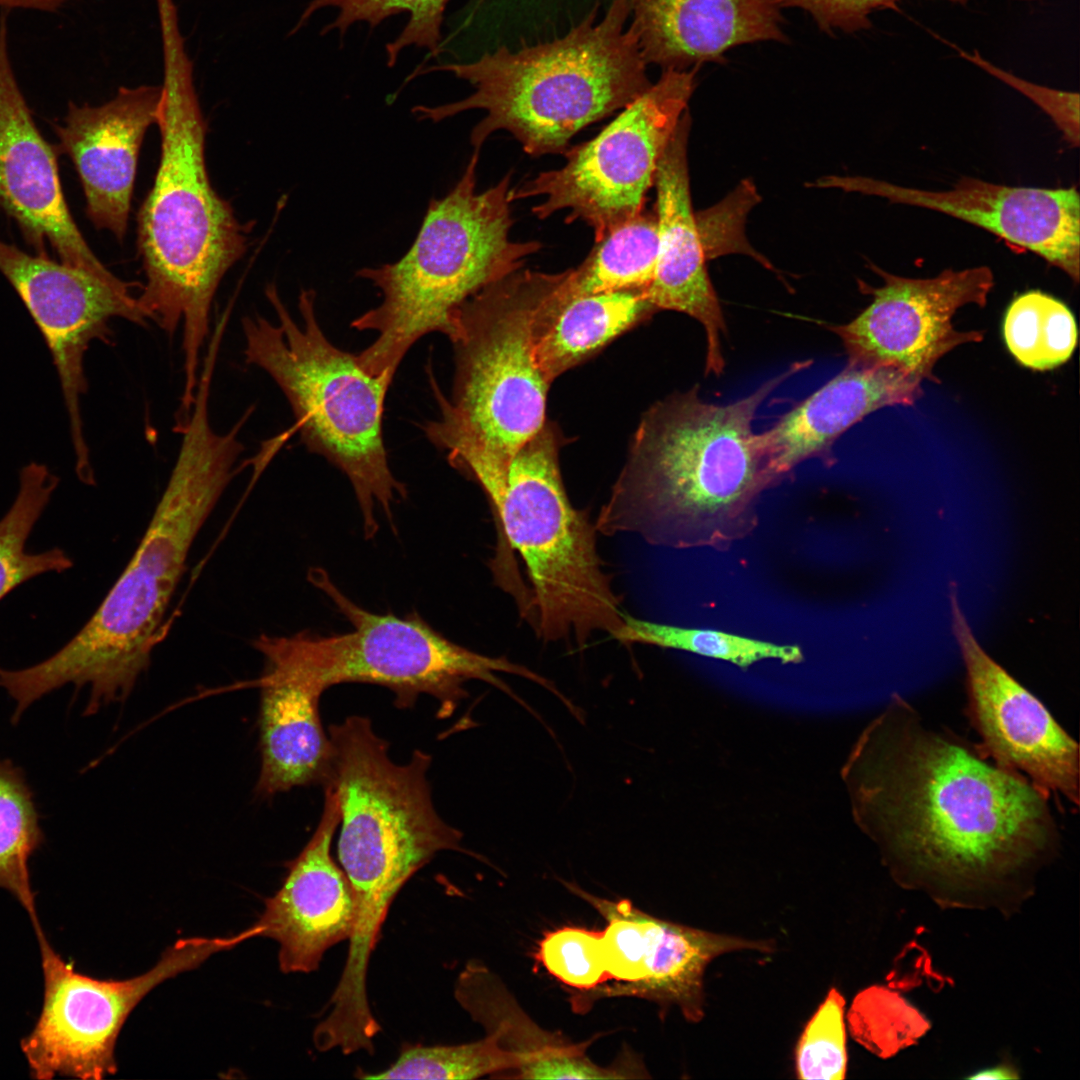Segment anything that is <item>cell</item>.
<instances>
[{"label":"cell","mask_w":1080,"mask_h":1080,"mask_svg":"<svg viewBox=\"0 0 1080 1080\" xmlns=\"http://www.w3.org/2000/svg\"><path fill=\"white\" fill-rule=\"evenodd\" d=\"M842 777L894 881L942 908L1014 913L1061 846L1049 797L898 693L862 730Z\"/></svg>","instance_id":"obj_1"},{"label":"cell","mask_w":1080,"mask_h":1080,"mask_svg":"<svg viewBox=\"0 0 1080 1080\" xmlns=\"http://www.w3.org/2000/svg\"><path fill=\"white\" fill-rule=\"evenodd\" d=\"M811 363H793L730 404L704 401L698 386L656 403L641 421L596 531L718 551L749 536L758 525L760 495L778 484L753 420L779 385Z\"/></svg>","instance_id":"obj_2"},{"label":"cell","mask_w":1080,"mask_h":1080,"mask_svg":"<svg viewBox=\"0 0 1080 1080\" xmlns=\"http://www.w3.org/2000/svg\"><path fill=\"white\" fill-rule=\"evenodd\" d=\"M242 427L238 421L228 432L217 433L209 406H194L144 536L102 603L55 654L10 672V689L22 705L68 684L89 688L86 714L127 698L150 666L190 549L237 472L244 451Z\"/></svg>","instance_id":"obj_3"},{"label":"cell","mask_w":1080,"mask_h":1080,"mask_svg":"<svg viewBox=\"0 0 1080 1080\" xmlns=\"http://www.w3.org/2000/svg\"><path fill=\"white\" fill-rule=\"evenodd\" d=\"M630 17V0H612L600 16L595 6L551 40L503 44L471 62L419 70L451 73L473 92L455 102L417 105L412 113L437 123L482 110L470 134L474 149L503 130L531 156L564 153L580 130L622 110L653 83Z\"/></svg>","instance_id":"obj_4"},{"label":"cell","mask_w":1080,"mask_h":1080,"mask_svg":"<svg viewBox=\"0 0 1080 1080\" xmlns=\"http://www.w3.org/2000/svg\"><path fill=\"white\" fill-rule=\"evenodd\" d=\"M160 87V160L137 217V250L146 280L137 298L147 319L168 336L182 325V393L191 397L200 354L211 334L214 296L224 275L246 252L247 237L208 175L207 123L192 62L166 60Z\"/></svg>","instance_id":"obj_5"},{"label":"cell","mask_w":1080,"mask_h":1080,"mask_svg":"<svg viewBox=\"0 0 1080 1080\" xmlns=\"http://www.w3.org/2000/svg\"><path fill=\"white\" fill-rule=\"evenodd\" d=\"M329 785L340 807L338 859L351 885L356 917L344 965L367 974L389 907L403 885L439 852H467L462 833L437 813L427 773L432 757L415 750L399 765L370 718L351 715L328 729Z\"/></svg>","instance_id":"obj_6"},{"label":"cell","mask_w":1080,"mask_h":1080,"mask_svg":"<svg viewBox=\"0 0 1080 1080\" xmlns=\"http://www.w3.org/2000/svg\"><path fill=\"white\" fill-rule=\"evenodd\" d=\"M474 149L462 176L442 198L429 202L419 232L396 262L364 267L356 275L379 289L381 302L351 326L375 340L356 354L361 367L394 378L403 357L421 337L452 333L459 307L477 292L519 270L537 252L536 241H512L511 175L478 192Z\"/></svg>","instance_id":"obj_7"},{"label":"cell","mask_w":1080,"mask_h":1080,"mask_svg":"<svg viewBox=\"0 0 1080 1080\" xmlns=\"http://www.w3.org/2000/svg\"><path fill=\"white\" fill-rule=\"evenodd\" d=\"M265 294L277 322L259 314L242 319L245 361L280 387L294 413V429L308 450L347 476L364 535L371 539L379 529L375 507L394 527L393 505L407 496L406 486L389 467L383 438L385 398L393 377L368 373L356 354L330 342L317 320L313 290L299 295V322L274 284Z\"/></svg>","instance_id":"obj_8"},{"label":"cell","mask_w":1080,"mask_h":1080,"mask_svg":"<svg viewBox=\"0 0 1080 1080\" xmlns=\"http://www.w3.org/2000/svg\"><path fill=\"white\" fill-rule=\"evenodd\" d=\"M559 437L551 424L524 443L507 466L477 482L491 505L498 546L516 550L531 582L524 612L546 642L575 640L595 632L611 636L625 612L596 547V528L571 504L559 468Z\"/></svg>","instance_id":"obj_9"},{"label":"cell","mask_w":1080,"mask_h":1080,"mask_svg":"<svg viewBox=\"0 0 1080 1080\" xmlns=\"http://www.w3.org/2000/svg\"><path fill=\"white\" fill-rule=\"evenodd\" d=\"M563 275L519 269L467 299L448 337L455 361L450 399L430 374L440 414L503 463L546 423L549 384L534 357L535 327Z\"/></svg>","instance_id":"obj_10"},{"label":"cell","mask_w":1080,"mask_h":1080,"mask_svg":"<svg viewBox=\"0 0 1080 1080\" xmlns=\"http://www.w3.org/2000/svg\"><path fill=\"white\" fill-rule=\"evenodd\" d=\"M307 577L353 630L331 636L308 631L289 636L263 634L262 642L322 693L341 683L375 684L394 694L399 709L411 708L420 695H429L438 702V717L447 718L467 696L464 684L469 680L503 688L495 672H507L546 682L506 658L481 655L452 642L417 612L399 617L362 608L342 593L323 568H311Z\"/></svg>","instance_id":"obj_11"},{"label":"cell","mask_w":1080,"mask_h":1080,"mask_svg":"<svg viewBox=\"0 0 1080 1080\" xmlns=\"http://www.w3.org/2000/svg\"><path fill=\"white\" fill-rule=\"evenodd\" d=\"M698 69L662 70L599 134L567 149L561 168L510 189V200L543 197L532 208L537 218L568 210L566 222L584 221L595 242L640 214L659 159L687 111Z\"/></svg>","instance_id":"obj_12"},{"label":"cell","mask_w":1080,"mask_h":1080,"mask_svg":"<svg viewBox=\"0 0 1080 1080\" xmlns=\"http://www.w3.org/2000/svg\"><path fill=\"white\" fill-rule=\"evenodd\" d=\"M44 976L40 1015L20 1043L34 1079L100 1080L117 1071L115 1045L133 1009L156 986L197 968L213 954L205 937L177 940L147 972L100 980L77 972L36 932Z\"/></svg>","instance_id":"obj_13"},{"label":"cell","mask_w":1080,"mask_h":1080,"mask_svg":"<svg viewBox=\"0 0 1080 1080\" xmlns=\"http://www.w3.org/2000/svg\"><path fill=\"white\" fill-rule=\"evenodd\" d=\"M0 272L12 285L39 328L59 377L69 419L79 480H95L81 413L87 392L84 357L90 344L110 343V322L122 318L141 327L148 319L132 284L85 269L31 255L0 240Z\"/></svg>","instance_id":"obj_14"},{"label":"cell","mask_w":1080,"mask_h":1080,"mask_svg":"<svg viewBox=\"0 0 1080 1080\" xmlns=\"http://www.w3.org/2000/svg\"><path fill=\"white\" fill-rule=\"evenodd\" d=\"M883 278L872 287L859 281L871 303L853 320L829 326L840 338L849 364L884 366L920 380L940 381L936 363L957 346L980 342L984 331L957 330L952 323L967 304L984 307L994 286L987 266L948 269L932 278H907L871 265Z\"/></svg>","instance_id":"obj_15"},{"label":"cell","mask_w":1080,"mask_h":1080,"mask_svg":"<svg viewBox=\"0 0 1080 1080\" xmlns=\"http://www.w3.org/2000/svg\"><path fill=\"white\" fill-rule=\"evenodd\" d=\"M952 624L966 670L965 714L981 753L1047 797L1079 807V745L1044 704L981 647L956 595Z\"/></svg>","instance_id":"obj_16"},{"label":"cell","mask_w":1080,"mask_h":1080,"mask_svg":"<svg viewBox=\"0 0 1080 1080\" xmlns=\"http://www.w3.org/2000/svg\"><path fill=\"white\" fill-rule=\"evenodd\" d=\"M818 184L957 218L1037 254L1079 281L1080 198L1074 186H1007L963 177L948 190L932 191L860 176H832Z\"/></svg>","instance_id":"obj_17"},{"label":"cell","mask_w":1080,"mask_h":1080,"mask_svg":"<svg viewBox=\"0 0 1080 1080\" xmlns=\"http://www.w3.org/2000/svg\"><path fill=\"white\" fill-rule=\"evenodd\" d=\"M0 209L36 254L104 278L115 275L92 252L69 211L54 150L38 130L15 77L6 13L0 17Z\"/></svg>","instance_id":"obj_18"},{"label":"cell","mask_w":1080,"mask_h":1080,"mask_svg":"<svg viewBox=\"0 0 1080 1080\" xmlns=\"http://www.w3.org/2000/svg\"><path fill=\"white\" fill-rule=\"evenodd\" d=\"M324 787V806L312 837L297 857L287 863V874L277 892L265 899L254 924L258 937L279 944L278 963L283 973L316 971L325 952L349 940L355 924L353 891L341 866L331 855L340 824V807L331 786Z\"/></svg>","instance_id":"obj_19"},{"label":"cell","mask_w":1080,"mask_h":1080,"mask_svg":"<svg viewBox=\"0 0 1080 1080\" xmlns=\"http://www.w3.org/2000/svg\"><path fill=\"white\" fill-rule=\"evenodd\" d=\"M160 98V86L120 87L98 106L70 102L63 122L54 125L59 148L81 181L88 218L119 241L127 232L140 148L157 122Z\"/></svg>","instance_id":"obj_20"},{"label":"cell","mask_w":1080,"mask_h":1080,"mask_svg":"<svg viewBox=\"0 0 1080 1080\" xmlns=\"http://www.w3.org/2000/svg\"><path fill=\"white\" fill-rule=\"evenodd\" d=\"M691 117L682 115L659 159L654 185L658 254L654 277L644 296L657 310H673L698 320L705 329L706 374L719 376L725 362L722 309L706 269V257L692 209L687 147Z\"/></svg>","instance_id":"obj_21"},{"label":"cell","mask_w":1080,"mask_h":1080,"mask_svg":"<svg viewBox=\"0 0 1080 1080\" xmlns=\"http://www.w3.org/2000/svg\"><path fill=\"white\" fill-rule=\"evenodd\" d=\"M922 380L884 366L847 363L835 377L759 434L769 469L779 483L800 463H835L833 446L849 428L887 406H911Z\"/></svg>","instance_id":"obj_22"},{"label":"cell","mask_w":1080,"mask_h":1080,"mask_svg":"<svg viewBox=\"0 0 1080 1080\" xmlns=\"http://www.w3.org/2000/svg\"><path fill=\"white\" fill-rule=\"evenodd\" d=\"M632 981L570 989L569 1002L577 1013L612 997H637L661 1007L677 1006L689 1022L704 1016V973L716 957L738 950L770 952L767 941L717 934L659 919L636 908Z\"/></svg>","instance_id":"obj_23"},{"label":"cell","mask_w":1080,"mask_h":1080,"mask_svg":"<svg viewBox=\"0 0 1080 1080\" xmlns=\"http://www.w3.org/2000/svg\"><path fill=\"white\" fill-rule=\"evenodd\" d=\"M630 8L644 60L662 70L721 64L738 46L787 41L775 0H630Z\"/></svg>","instance_id":"obj_24"},{"label":"cell","mask_w":1080,"mask_h":1080,"mask_svg":"<svg viewBox=\"0 0 1080 1080\" xmlns=\"http://www.w3.org/2000/svg\"><path fill=\"white\" fill-rule=\"evenodd\" d=\"M261 766L256 793L273 797L295 787L326 783L332 745L319 709L323 694L286 661L258 651Z\"/></svg>","instance_id":"obj_25"},{"label":"cell","mask_w":1080,"mask_h":1080,"mask_svg":"<svg viewBox=\"0 0 1080 1080\" xmlns=\"http://www.w3.org/2000/svg\"><path fill=\"white\" fill-rule=\"evenodd\" d=\"M454 996L471 1018L519 1059L513 1078L623 1079L632 1070L602 1067L586 1054L592 1043H573L543 1030L519 1006L502 981L484 964L470 960L455 982Z\"/></svg>","instance_id":"obj_26"},{"label":"cell","mask_w":1080,"mask_h":1080,"mask_svg":"<svg viewBox=\"0 0 1080 1080\" xmlns=\"http://www.w3.org/2000/svg\"><path fill=\"white\" fill-rule=\"evenodd\" d=\"M560 283L543 305L535 327L534 357L549 385L657 311L643 290L606 291L559 300Z\"/></svg>","instance_id":"obj_27"},{"label":"cell","mask_w":1080,"mask_h":1080,"mask_svg":"<svg viewBox=\"0 0 1080 1080\" xmlns=\"http://www.w3.org/2000/svg\"><path fill=\"white\" fill-rule=\"evenodd\" d=\"M658 254L655 212L645 209L596 242L576 269L565 271L559 300L617 290H643L653 280Z\"/></svg>","instance_id":"obj_28"},{"label":"cell","mask_w":1080,"mask_h":1080,"mask_svg":"<svg viewBox=\"0 0 1080 1080\" xmlns=\"http://www.w3.org/2000/svg\"><path fill=\"white\" fill-rule=\"evenodd\" d=\"M58 483L44 464L31 462L20 471L15 500L0 519V600L29 579L73 566L72 559L57 547L40 553L26 551V542Z\"/></svg>","instance_id":"obj_29"},{"label":"cell","mask_w":1080,"mask_h":1080,"mask_svg":"<svg viewBox=\"0 0 1080 1080\" xmlns=\"http://www.w3.org/2000/svg\"><path fill=\"white\" fill-rule=\"evenodd\" d=\"M44 834L33 793L22 769L0 759V888L10 892L28 913L34 931L41 929L28 861Z\"/></svg>","instance_id":"obj_30"},{"label":"cell","mask_w":1080,"mask_h":1080,"mask_svg":"<svg viewBox=\"0 0 1080 1080\" xmlns=\"http://www.w3.org/2000/svg\"><path fill=\"white\" fill-rule=\"evenodd\" d=\"M1003 335L1017 362L1038 371L1067 362L1077 344V326L1070 309L1039 290L1025 292L1010 303Z\"/></svg>","instance_id":"obj_31"},{"label":"cell","mask_w":1080,"mask_h":1080,"mask_svg":"<svg viewBox=\"0 0 1080 1080\" xmlns=\"http://www.w3.org/2000/svg\"><path fill=\"white\" fill-rule=\"evenodd\" d=\"M451 0H311L292 30L296 33L317 11L337 10L336 18L326 25L322 34L337 30L341 36L357 23L371 28L389 17L408 13L409 19L401 33L386 44L387 64L392 67L399 54L408 47L425 48L438 53L442 41L445 10Z\"/></svg>","instance_id":"obj_32"},{"label":"cell","mask_w":1080,"mask_h":1080,"mask_svg":"<svg viewBox=\"0 0 1080 1080\" xmlns=\"http://www.w3.org/2000/svg\"><path fill=\"white\" fill-rule=\"evenodd\" d=\"M612 638L624 644H648L666 649L682 650L696 655L729 662L741 669L773 659L784 664L804 660L797 645H781L743 637L728 632L684 628L623 616V624Z\"/></svg>","instance_id":"obj_33"},{"label":"cell","mask_w":1080,"mask_h":1080,"mask_svg":"<svg viewBox=\"0 0 1080 1080\" xmlns=\"http://www.w3.org/2000/svg\"><path fill=\"white\" fill-rule=\"evenodd\" d=\"M520 1066L515 1054L503 1049L491 1035L457 1045H411L401 1047L398 1058L386 1069L361 1079H476L488 1074L514 1073Z\"/></svg>","instance_id":"obj_34"},{"label":"cell","mask_w":1080,"mask_h":1080,"mask_svg":"<svg viewBox=\"0 0 1080 1080\" xmlns=\"http://www.w3.org/2000/svg\"><path fill=\"white\" fill-rule=\"evenodd\" d=\"M853 1038L879 1057H890L919 1039L929 1025L896 992L871 986L855 997L848 1012Z\"/></svg>","instance_id":"obj_35"},{"label":"cell","mask_w":1080,"mask_h":1080,"mask_svg":"<svg viewBox=\"0 0 1080 1080\" xmlns=\"http://www.w3.org/2000/svg\"><path fill=\"white\" fill-rule=\"evenodd\" d=\"M845 1000L832 988L807 1023L796 1049V1072L801 1079L834 1080L847 1070Z\"/></svg>","instance_id":"obj_36"},{"label":"cell","mask_w":1080,"mask_h":1080,"mask_svg":"<svg viewBox=\"0 0 1080 1080\" xmlns=\"http://www.w3.org/2000/svg\"><path fill=\"white\" fill-rule=\"evenodd\" d=\"M537 959L546 970L571 989L586 990L609 981L602 931L564 927L546 934L539 943Z\"/></svg>","instance_id":"obj_37"},{"label":"cell","mask_w":1080,"mask_h":1080,"mask_svg":"<svg viewBox=\"0 0 1080 1080\" xmlns=\"http://www.w3.org/2000/svg\"><path fill=\"white\" fill-rule=\"evenodd\" d=\"M758 201L754 186L744 181L717 205L695 213L698 234L706 259L732 252L752 255L761 263L763 257L748 245L744 225L747 212Z\"/></svg>","instance_id":"obj_38"},{"label":"cell","mask_w":1080,"mask_h":1080,"mask_svg":"<svg viewBox=\"0 0 1080 1080\" xmlns=\"http://www.w3.org/2000/svg\"><path fill=\"white\" fill-rule=\"evenodd\" d=\"M959 56L973 63L986 73L1014 88L1044 110L1062 130L1065 138L1077 145L1079 140V95L1038 85L1008 72L982 57L955 47Z\"/></svg>","instance_id":"obj_39"},{"label":"cell","mask_w":1080,"mask_h":1080,"mask_svg":"<svg viewBox=\"0 0 1080 1080\" xmlns=\"http://www.w3.org/2000/svg\"><path fill=\"white\" fill-rule=\"evenodd\" d=\"M783 8L807 12L820 30L826 33H853L871 27L870 15L881 9L895 8L904 0H775ZM965 4L971 0H941Z\"/></svg>","instance_id":"obj_40"},{"label":"cell","mask_w":1080,"mask_h":1080,"mask_svg":"<svg viewBox=\"0 0 1080 1080\" xmlns=\"http://www.w3.org/2000/svg\"><path fill=\"white\" fill-rule=\"evenodd\" d=\"M68 0H0V8L32 9L46 12H54Z\"/></svg>","instance_id":"obj_41"},{"label":"cell","mask_w":1080,"mask_h":1080,"mask_svg":"<svg viewBox=\"0 0 1080 1080\" xmlns=\"http://www.w3.org/2000/svg\"><path fill=\"white\" fill-rule=\"evenodd\" d=\"M1017 1077L1016 1070L1008 1065L987 1068L969 1076L970 1079H1013Z\"/></svg>","instance_id":"obj_42"}]
</instances>
